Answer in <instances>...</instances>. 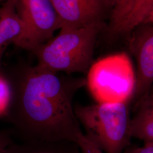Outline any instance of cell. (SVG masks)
<instances>
[{
  "label": "cell",
  "mask_w": 153,
  "mask_h": 153,
  "mask_svg": "<svg viewBox=\"0 0 153 153\" xmlns=\"http://www.w3.org/2000/svg\"><path fill=\"white\" fill-rule=\"evenodd\" d=\"M3 1V0H0V1Z\"/></svg>",
  "instance_id": "obj_16"
},
{
  "label": "cell",
  "mask_w": 153,
  "mask_h": 153,
  "mask_svg": "<svg viewBox=\"0 0 153 153\" xmlns=\"http://www.w3.org/2000/svg\"><path fill=\"white\" fill-rule=\"evenodd\" d=\"M17 0H7L0 8V70L3 55L8 45L15 43L24 33V26L16 10Z\"/></svg>",
  "instance_id": "obj_9"
},
{
  "label": "cell",
  "mask_w": 153,
  "mask_h": 153,
  "mask_svg": "<svg viewBox=\"0 0 153 153\" xmlns=\"http://www.w3.org/2000/svg\"><path fill=\"white\" fill-rule=\"evenodd\" d=\"M14 142L10 131L0 129V153H4L6 148Z\"/></svg>",
  "instance_id": "obj_15"
},
{
  "label": "cell",
  "mask_w": 153,
  "mask_h": 153,
  "mask_svg": "<svg viewBox=\"0 0 153 153\" xmlns=\"http://www.w3.org/2000/svg\"><path fill=\"white\" fill-rule=\"evenodd\" d=\"M153 0H112L109 30L127 39L137 26L153 23Z\"/></svg>",
  "instance_id": "obj_8"
},
{
  "label": "cell",
  "mask_w": 153,
  "mask_h": 153,
  "mask_svg": "<svg viewBox=\"0 0 153 153\" xmlns=\"http://www.w3.org/2000/svg\"><path fill=\"white\" fill-rule=\"evenodd\" d=\"M136 114L131 118L130 134L145 142H153V95L150 93L134 105Z\"/></svg>",
  "instance_id": "obj_10"
},
{
  "label": "cell",
  "mask_w": 153,
  "mask_h": 153,
  "mask_svg": "<svg viewBox=\"0 0 153 153\" xmlns=\"http://www.w3.org/2000/svg\"><path fill=\"white\" fill-rule=\"evenodd\" d=\"M153 23L135 28L127 39L128 48L136 61L135 91L131 103L134 105L152 93L153 83Z\"/></svg>",
  "instance_id": "obj_6"
},
{
  "label": "cell",
  "mask_w": 153,
  "mask_h": 153,
  "mask_svg": "<svg viewBox=\"0 0 153 153\" xmlns=\"http://www.w3.org/2000/svg\"><path fill=\"white\" fill-rule=\"evenodd\" d=\"M76 143L82 153H103L101 150L88 141L82 131L78 134Z\"/></svg>",
  "instance_id": "obj_13"
},
{
  "label": "cell",
  "mask_w": 153,
  "mask_h": 153,
  "mask_svg": "<svg viewBox=\"0 0 153 153\" xmlns=\"http://www.w3.org/2000/svg\"><path fill=\"white\" fill-rule=\"evenodd\" d=\"M111 1H112V0H111Z\"/></svg>",
  "instance_id": "obj_17"
},
{
  "label": "cell",
  "mask_w": 153,
  "mask_h": 153,
  "mask_svg": "<svg viewBox=\"0 0 153 153\" xmlns=\"http://www.w3.org/2000/svg\"><path fill=\"white\" fill-rule=\"evenodd\" d=\"M86 81V86L97 103H131L136 76L131 59L126 52L94 62Z\"/></svg>",
  "instance_id": "obj_4"
},
{
  "label": "cell",
  "mask_w": 153,
  "mask_h": 153,
  "mask_svg": "<svg viewBox=\"0 0 153 153\" xmlns=\"http://www.w3.org/2000/svg\"><path fill=\"white\" fill-rule=\"evenodd\" d=\"M4 153H82L76 142L61 141L14 142L6 148Z\"/></svg>",
  "instance_id": "obj_11"
},
{
  "label": "cell",
  "mask_w": 153,
  "mask_h": 153,
  "mask_svg": "<svg viewBox=\"0 0 153 153\" xmlns=\"http://www.w3.org/2000/svg\"><path fill=\"white\" fill-rule=\"evenodd\" d=\"M122 153H153V142H145L143 147H139L131 143Z\"/></svg>",
  "instance_id": "obj_14"
},
{
  "label": "cell",
  "mask_w": 153,
  "mask_h": 153,
  "mask_svg": "<svg viewBox=\"0 0 153 153\" xmlns=\"http://www.w3.org/2000/svg\"><path fill=\"white\" fill-rule=\"evenodd\" d=\"M10 83L5 74L0 70V117H5L11 100Z\"/></svg>",
  "instance_id": "obj_12"
},
{
  "label": "cell",
  "mask_w": 153,
  "mask_h": 153,
  "mask_svg": "<svg viewBox=\"0 0 153 153\" xmlns=\"http://www.w3.org/2000/svg\"><path fill=\"white\" fill-rule=\"evenodd\" d=\"M61 22L60 32L103 23L111 0H51Z\"/></svg>",
  "instance_id": "obj_7"
},
{
  "label": "cell",
  "mask_w": 153,
  "mask_h": 153,
  "mask_svg": "<svg viewBox=\"0 0 153 153\" xmlns=\"http://www.w3.org/2000/svg\"><path fill=\"white\" fill-rule=\"evenodd\" d=\"M103 23L78 30L60 32L32 51L36 65L53 72L87 74L93 64L94 53Z\"/></svg>",
  "instance_id": "obj_2"
},
{
  "label": "cell",
  "mask_w": 153,
  "mask_h": 153,
  "mask_svg": "<svg viewBox=\"0 0 153 153\" xmlns=\"http://www.w3.org/2000/svg\"><path fill=\"white\" fill-rule=\"evenodd\" d=\"M131 103L76 104L74 113L85 137L106 153H122L131 144Z\"/></svg>",
  "instance_id": "obj_3"
},
{
  "label": "cell",
  "mask_w": 153,
  "mask_h": 153,
  "mask_svg": "<svg viewBox=\"0 0 153 153\" xmlns=\"http://www.w3.org/2000/svg\"><path fill=\"white\" fill-rule=\"evenodd\" d=\"M16 10L24 33L14 44L22 49L32 52L60 30V20L51 0H17Z\"/></svg>",
  "instance_id": "obj_5"
},
{
  "label": "cell",
  "mask_w": 153,
  "mask_h": 153,
  "mask_svg": "<svg viewBox=\"0 0 153 153\" xmlns=\"http://www.w3.org/2000/svg\"><path fill=\"white\" fill-rule=\"evenodd\" d=\"M60 73L25 65L5 74L11 91L5 117L21 142H77L82 131L73 101L86 81Z\"/></svg>",
  "instance_id": "obj_1"
}]
</instances>
